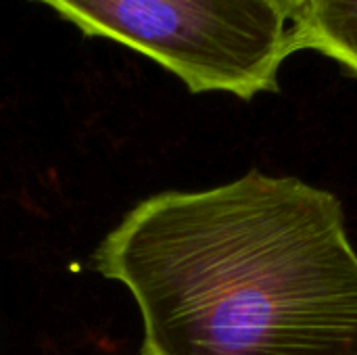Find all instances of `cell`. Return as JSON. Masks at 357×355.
Wrapping results in <instances>:
<instances>
[{"instance_id":"cell-1","label":"cell","mask_w":357,"mask_h":355,"mask_svg":"<svg viewBox=\"0 0 357 355\" xmlns=\"http://www.w3.org/2000/svg\"><path fill=\"white\" fill-rule=\"evenodd\" d=\"M142 316V355H357L341 201L251 172L138 203L94 253Z\"/></svg>"},{"instance_id":"cell-2","label":"cell","mask_w":357,"mask_h":355,"mask_svg":"<svg viewBox=\"0 0 357 355\" xmlns=\"http://www.w3.org/2000/svg\"><path fill=\"white\" fill-rule=\"evenodd\" d=\"M88 36L115 40L176 73L190 92L245 100L278 88L297 52L293 17L274 0H36Z\"/></svg>"},{"instance_id":"cell-3","label":"cell","mask_w":357,"mask_h":355,"mask_svg":"<svg viewBox=\"0 0 357 355\" xmlns=\"http://www.w3.org/2000/svg\"><path fill=\"white\" fill-rule=\"evenodd\" d=\"M293 38L297 50L314 48L357 73V0H303Z\"/></svg>"},{"instance_id":"cell-4","label":"cell","mask_w":357,"mask_h":355,"mask_svg":"<svg viewBox=\"0 0 357 355\" xmlns=\"http://www.w3.org/2000/svg\"><path fill=\"white\" fill-rule=\"evenodd\" d=\"M287 15H291V17H295L297 15V10H299V6H301V2L303 0H274Z\"/></svg>"}]
</instances>
